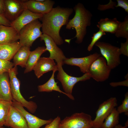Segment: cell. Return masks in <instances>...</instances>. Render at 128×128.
<instances>
[{
    "label": "cell",
    "mask_w": 128,
    "mask_h": 128,
    "mask_svg": "<svg viewBox=\"0 0 128 128\" xmlns=\"http://www.w3.org/2000/svg\"><path fill=\"white\" fill-rule=\"evenodd\" d=\"M73 11V9L58 6L49 13L43 14L39 19L42 22V32L51 37L57 45L64 43L59 34L61 27L66 25Z\"/></svg>",
    "instance_id": "6da1fadb"
},
{
    "label": "cell",
    "mask_w": 128,
    "mask_h": 128,
    "mask_svg": "<svg viewBox=\"0 0 128 128\" xmlns=\"http://www.w3.org/2000/svg\"><path fill=\"white\" fill-rule=\"evenodd\" d=\"M73 9L75 12L74 16L72 19L69 20L66 28L68 30L75 29L76 34L73 38H76V43L79 44L82 42L86 35L87 27L91 25L92 15L91 12L81 3H77Z\"/></svg>",
    "instance_id": "7a4b0ae2"
},
{
    "label": "cell",
    "mask_w": 128,
    "mask_h": 128,
    "mask_svg": "<svg viewBox=\"0 0 128 128\" xmlns=\"http://www.w3.org/2000/svg\"><path fill=\"white\" fill-rule=\"evenodd\" d=\"M8 73L12 100L20 104L31 113H34L37 108L36 103L32 101H27L21 93L20 81L17 77L18 73L17 67H13L9 70Z\"/></svg>",
    "instance_id": "3957f363"
},
{
    "label": "cell",
    "mask_w": 128,
    "mask_h": 128,
    "mask_svg": "<svg viewBox=\"0 0 128 128\" xmlns=\"http://www.w3.org/2000/svg\"><path fill=\"white\" fill-rule=\"evenodd\" d=\"M41 26V23L37 19L23 27L19 32V42L22 46H31L34 41L43 34L40 30Z\"/></svg>",
    "instance_id": "277c9868"
},
{
    "label": "cell",
    "mask_w": 128,
    "mask_h": 128,
    "mask_svg": "<svg viewBox=\"0 0 128 128\" xmlns=\"http://www.w3.org/2000/svg\"><path fill=\"white\" fill-rule=\"evenodd\" d=\"M95 45L98 47L107 64L111 69L120 64L119 48L107 43L98 41Z\"/></svg>",
    "instance_id": "5b68a950"
},
{
    "label": "cell",
    "mask_w": 128,
    "mask_h": 128,
    "mask_svg": "<svg viewBox=\"0 0 128 128\" xmlns=\"http://www.w3.org/2000/svg\"><path fill=\"white\" fill-rule=\"evenodd\" d=\"M92 120L89 114L76 113L61 120L60 128H92Z\"/></svg>",
    "instance_id": "8992f818"
},
{
    "label": "cell",
    "mask_w": 128,
    "mask_h": 128,
    "mask_svg": "<svg viewBox=\"0 0 128 128\" xmlns=\"http://www.w3.org/2000/svg\"><path fill=\"white\" fill-rule=\"evenodd\" d=\"M57 64L58 71L57 78L61 82L64 92L70 96H73L72 91L75 84L80 81L89 80L91 78L90 74L88 73H85L79 77L70 76L64 71L62 65Z\"/></svg>",
    "instance_id": "52a82bcc"
},
{
    "label": "cell",
    "mask_w": 128,
    "mask_h": 128,
    "mask_svg": "<svg viewBox=\"0 0 128 128\" xmlns=\"http://www.w3.org/2000/svg\"><path fill=\"white\" fill-rule=\"evenodd\" d=\"M111 69L107 64L105 59L100 56L91 64L88 73L91 77L98 82H103L109 78Z\"/></svg>",
    "instance_id": "ba28073f"
},
{
    "label": "cell",
    "mask_w": 128,
    "mask_h": 128,
    "mask_svg": "<svg viewBox=\"0 0 128 128\" xmlns=\"http://www.w3.org/2000/svg\"><path fill=\"white\" fill-rule=\"evenodd\" d=\"M117 105L115 97H111L99 106L96 112V116L92 120V128H101L105 119Z\"/></svg>",
    "instance_id": "9c48e42d"
},
{
    "label": "cell",
    "mask_w": 128,
    "mask_h": 128,
    "mask_svg": "<svg viewBox=\"0 0 128 128\" xmlns=\"http://www.w3.org/2000/svg\"><path fill=\"white\" fill-rule=\"evenodd\" d=\"M26 1L4 0V17L10 22L14 20L26 9L24 3Z\"/></svg>",
    "instance_id": "30bf717a"
},
{
    "label": "cell",
    "mask_w": 128,
    "mask_h": 128,
    "mask_svg": "<svg viewBox=\"0 0 128 128\" xmlns=\"http://www.w3.org/2000/svg\"><path fill=\"white\" fill-rule=\"evenodd\" d=\"M40 40L45 42L46 50L50 53L49 57L55 60L57 64L63 66L64 64V61L67 58L53 39L48 35L43 34L40 37Z\"/></svg>",
    "instance_id": "8fae6325"
},
{
    "label": "cell",
    "mask_w": 128,
    "mask_h": 128,
    "mask_svg": "<svg viewBox=\"0 0 128 128\" xmlns=\"http://www.w3.org/2000/svg\"><path fill=\"white\" fill-rule=\"evenodd\" d=\"M12 105L23 115L27 123L28 128H40L44 125L51 123L53 119L46 120L41 119L26 110L20 104L12 101Z\"/></svg>",
    "instance_id": "7c38bea8"
},
{
    "label": "cell",
    "mask_w": 128,
    "mask_h": 128,
    "mask_svg": "<svg viewBox=\"0 0 128 128\" xmlns=\"http://www.w3.org/2000/svg\"><path fill=\"white\" fill-rule=\"evenodd\" d=\"M54 1L45 0L40 1L37 0H26L24 3L26 9L36 14H43L50 12L55 4Z\"/></svg>",
    "instance_id": "4fadbf2b"
},
{
    "label": "cell",
    "mask_w": 128,
    "mask_h": 128,
    "mask_svg": "<svg viewBox=\"0 0 128 128\" xmlns=\"http://www.w3.org/2000/svg\"><path fill=\"white\" fill-rule=\"evenodd\" d=\"M101 55L97 53L86 57L76 58H67L64 61V64L78 67L80 71L84 74L88 73L89 67L91 63Z\"/></svg>",
    "instance_id": "5bb4252c"
},
{
    "label": "cell",
    "mask_w": 128,
    "mask_h": 128,
    "mask_svg": "<svg viewBox=\"0 0 128 128\" xmlns=\"http://www.w3.org/2000/svg\"><path fill=\"white\" fill-rule=\"evenodd\" d=\"M43 15L33 13L26 9L17 18L11 22L10 26L19 32L25 26L36 19H39Z\"/></svg>",
    "instance_id": "9a60e30c"
},
{
    "label": "cell",
    "mask_w": 128,
    "mask_h": 128,
    "mask_svg": "<svg viewBox=\"0 0 128 128\" xmlns=\"http://www.w3.org/2000/svg\"><path fill=\"white\" fill-rule=\"evenodd\" d=\"M4 125L12 128H28L24 117L12 105Z\"/></svg>",
    "instance_id": "2e32d148"
},
{
    "label": "cell",
    "mask_w": 128,
    "mask_h": 128,
    "mask_svg": "<svg viewBox=\"0 0 128 128\" xmlns=\"http://www.w3.org/2000/svg\"><path fill=\"white\" fill-rule=\"evenodd\" d=\"M38 78L44 73L52 71H58V67L54 60L49 58H40L33 69Z\"/></svg>",
    "instance_id": "e0dca14e"
},
{
    "label": "cell",
    "mask_w": 128,
    "mask_h": 128,
    "mask_svg": "<svg viewBox=\"0 0 128 128\" xmlns=\"http://www.w3.org/2000/svg\"><path fill=\"white\" fill-rule=\"evenodd\" d=\"M18 40L19 32L14 28L0 25V44L13 43Z\"/></svg>",
    "instance_id": "ac0fdd59"
},
{
    "label": "cell",
    "mask_w": 128,
    "mask_h": 128,
    "mask_svg": "<svg viewBox=\"0 0 128 128\" xmlns=\"http://www.w3.org/2000/svg\"><path fill=\"white\" fill-rule=\"evenodd\" d=\"M0 100L12 101L8 72L0 74Z\"/></svg>",
    "instance_id": "d6986e66"
},
{
    "label": "cell",
    "mask_w": 128,
    "mask_h": 128,
    "mask_svg": "<svg viewBox=\"0 0 128 128\" xmlns=\"http://www.w3.org/2000/svg\"><path fill=\"white\" fill-rule=\"evenodd\" d=\"M22 46L18 41L0 44V59L10 61Z\"/></svg>",
    "instance_id": "ffe728a7"
},
{
    "label": "cell",
    "mask_w": 128,
    "mask_h": 128,
    "mask_svg": "<svg viewBox=\"0 0 128 128\" xmlns=\"http://www.w3.org/2000/svg\"><path fill=\"white\" fill-rule=\"evenodd\" d=\"M121 22L119 21L116 18L112 19L105 18L101 19L96 26L99 30L104 32L114 34Z\"/></svg>",
    "instance_id": "44dd1931"
},
{
    "label": "cell",
    "mask_w": 128,
    "mask_h": 128,
    "mask_svg": "<svg viewBox=\"0 0 128 128\" xmlns=\"http://www.w3.org/2000/svg\"><path fill=\"white\" fill-rule=\"evenodd\" d=\"M56 71H53L51 76L47 82L38 86V91L40 92H50L52 91H57L65 95L70 99L74 100L75 98L73 96H70L61 91L59 86L57 85V82H55L54 78L55 74Z\"/></svg>",
    "instance_id": "7402d4cb"
},
{
    "label": "cell",
    "mask_w": 128,
    "mask_h": 128,
    "mask_svg": "<svg viewBox=\"0 0 128 128\" xmlns=\"http://www.w3.org/2000/svg\"><path fill=\"white\" fill-rule=\"evenodd\" d=\"M31 52L30 47L22 46L13 58L14 66L19 65L22 68H25Z\"/></svg>",
    "instance_id": "603a6c76"
},
{
    "label": "cell",
    "mask_w": 128,
    "mask_h": 128,
    "mask_svg": "<svg viewBox=\"0 0 128 128\" xmlns=\"http://www.w3.org/2000/svg\"><path fill=\"white\" fill-rule=\"evenodd\" d=\"M47 51L45 46H39L35 50L31 51L24 71V73H28L33 69L42 54Z\"/></svg>",
    "instance_id": "cb8c5ba5"
},
{
    "label": "cell",
    "mask_w": 128,
    "mask_h": 128,
    "mask_svg": "<svg viewBox=\"0 0 128 128\" xmlns=\"http://www.w3.org/2000/svg\"><path fill=\"white\" fill-rule=\"evenodd\" d=\"M119 114L114 108L105 119L101 128H114L119 124Z\"/></svg>",
    "instance_id": "d4e9b609"
},
{
    "label": "cell",
    "mask_w": 128,
    "mask_h": 128,
    "mask_svg": "<svg viewBox=\"0 0 128 128\" xmlns=\"http://www.w3.org/2000/svg\"><path fill=\"white\" fill-rule=\"evenodd\" d=\"M12 105V101L0 100V126L4 125Z\"/></svg>",
    "instance_id": "484cf974"
},
{
    "label": "cell",
    "mask_w": 128,
    "mask_h": 128,
    "mask_svg": "<svg viewBox=\"0 0 128 128\" xmlns=\"http://www.w3.org/2000/svg\"><path fill=\"white\" fill-rule=\"evenodd\" d=\"M115 36L117 37L128 38V15L126 16L124 20L121 22L117 31Z\"/></svg>",
    "instance_id": "4316f807"
},
{
    "label": "cell",
    "mask_w": 128,
    "mask_h": 128,
    "mask_svg": "<svg viewBox=\"0 0 128 128\" xmlns=\"http://www.w3.org/2000/svg\"><path fill=\"white\" fill-rule=\"evenodd\" d=\"M105 34V32L100 30L94 33L92 37L91 42L88 46L87 50L89 51H91L95 44Z\"/></svg>",
    "instance_id": "83f0119b"
},
{
    "label": "cell",
    "mask_w": 128,
    "mask_h": 128,
    "mask_svg": "<svg viewBox=\"0 0 128 128\" xmlns=\"http://www.w3.org/2000/svg\"><path fill=\"white\" fill-rule=\"evenodd\" d=\"M14 66L13 63L10 61L0 59V74L8 72Z\"/></svg>",
    "instance_id": "f1b7e54d"
},
{
    "label": "cell",
    "mask_w": 128,
    "mask_h": 128,
    "mask_svg": "<svg viewBox=\"0 0 128 128\" xmlns=\"http://www.w3.org/2000/svg\"><path fill=\"white\" fill-rule=\"evenodd\" d=\"M117 110L119 114L124 113L125 114L128 115V92H127L125 95L122 104L119 106Z\"/></svg>",
    "instance_id": "f546056e"
},
{
    "label": "cell",
    "mask_w": 128,
    "mask_h": 128,
    "mask_svg": "<svg viewBox=\"0 0 128 128\" xmlns=\"http://www.w3.org/2000/svg\"><path fill=\"white\" fill-rule=\"evenodd\" d=\"M117 5V3L110 0L109 2L105 5H100L99 4L97 9L101 11H103L110 9H114Z\"/></svg>",
    "instance_id": "4dcf8cb0"
},
{
    "label": "cell",
    "mask_w": 128,
    "mask_h": 128,
    "mask_svg": "<svg viewBox=\"0 0 128 128\" xmlns=\"http://www.w3.org/2000/svg\"><path fill=\"white\" fill-rule=\"evenodd\" d=\"M61 120L60 117L57 116L51 123L46 124L44 128H60Z\"/></svg>",
    "instance_id": "1f68e13d"
},
{
    "label": "cell",
    "mask_w": 128,
    "mask_h": 128,
    "mask_svg": "<svg viewBox=\"0 0 128 128\" xmlns=\"http://www.w3.org/2000/svg\"><path fill=\"white\" fill-rule=\"evenodd\" d=\"M119 51L121 54L128 56V38L126 39V41L121 43V47Z\"/></svg>",
    "instance_id": "d6a6232c"
},
{
    "label": "cell",
    "mask_w": 128,
    "mask_h": 128,
    "mask_svg": "<svg viewBox=\"0 0 128 128\" xmlns=\"http://www.w3.org/2000/svg\"><path fill=\"white\" fill-rule=\"evenodd\" d=\"M117 3L115 7H121L124 9L125 11L128 13V0H117Z\"/></svg>",
    "instance_id": "836d02e7"
},
{
    "label": "cell",
    "mask_w": 128,
    "mask_h": 128,
    "mask_svg": "<svg viewBox=\"0 0 128 128\" xmlns=\"http://www.w3.org/2000/svg\"><path fill=\"white\" fill-rule=\"evenodd\" d=\"M128 79L119 82H111L110 83V86L113 87H116L119 86H123L128 87Z\"/></svg>",
    "instance_id": "e575fe53"
},
{
    "label": "cell",
    "mask_w": 128,
    "mask_h": 128,
    "mask_svg": "<svg viewBox=\"0 0 128 128\" xmlns=\"http://www.w3.org/2000/svg\"><path fill=\"white\" fill-rule=\"evenodd\" d=\"M10 23L4 16L0 14V25L10 26Z\"/></svg>",
    "instance_id": "d590c367"
},
{
    "label": "cell",
    "mask_w": 128,
    "mask_h": 128,
    "mask_svg": "<svg viewBox=\"0 0 128 128\" xmlns=\"http://www.w3.org/2000/svg\"><path fill=\"white\" fill-rule=\"evenodd\" d=\"M4 0H0V14L4 16Z\"/></svg>",
    "instance_id": "8d00e7d4"
},
{
    "label": "cell",
    "mask_w": 128,
    "mask_h": 128,
    "mask_svg": "<svg viewBox=\"0 0 128 128\" xmlns=\"http://www.w3.org/2000/svg\"><path fill=\"white\" fill-rule=\"evenodd\" d=\"M128 127V121H127L126 122L125 126H123L121 125L118 124L114 128H127Z\"/></svg>",
    "instance_id": "74e56055"
},
{
    "label": "cell",
    "mask_w": 128,
    "mask_h": 128,
    "mask_svg": "<svg viewBox=\"0 0 128 128\" xmlns=\"http://www.w3.org/2000/svg\"><path fill=\"white\" fill-rule=\"evenodd\" d=\"M0 128H5L3 126V127L0 126Z\"/></svg>",
    "instance_id": "f35d334b"
}]
</instances>
